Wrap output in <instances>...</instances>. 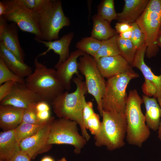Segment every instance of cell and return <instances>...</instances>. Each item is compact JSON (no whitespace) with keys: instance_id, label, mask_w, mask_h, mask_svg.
<instances>
[{"instance_id":"7bdbcfd3","label":"cell","mask_w":161,"mask_h":161,"mask_svg":"<svg viewBox=\"0 0 161 161\" xmlns=\"http://www.w3.org/2000/svg\"><path fill=\"white\" fill-rule=\"evenodd\" d=\"M156 43L161 48V32H160L156 40Z\"/></svg>"},{"instance_id":"8fae6325","label":"cell","mask_w":161,"mask_h":161,"mask_svg":"<svg viewBox=\"0 0 161 161\" xmlns=\"http://www.w3.org/2000/svg\"><path fill=\"white\" fill-rule=\"evenodd\" d=\"M146 48L145 43L137 49L131 66L139 69L144 77L145 81L142 88L145 95L157 99L161 97V69L160 74L156 75L146 64L144 57Z\"/></svg>"},{"instance_id":"277c9868","label":"cell","mask_w":161,"mask_h":161,"mask_svg":"<svg viewBox=\"0 0 161 161\" xmlns=\"http://www.w3.org/2000/svg\"><path fill=\"white\" fill-rule=\"evenodd\" d=\"M102 117L100 130L94 137L95 145L104 146L110 151L123 147L127 128L125 114L103 111Z\"/></svg>"},{"instance_id":"f1b7e54d","label":"cell","mask_w":161,"mask_h":161,"mask_svg":"<svg viewBox=\"0 0 161 161\" xmlns=\"http://www.w3.org/2000/svg\"><path fill=\"white\" fill-rule=\"evenodd\" d=\"M24 83L25 80L12 72L7 66L2 59L0 58V85L9 81Z\"/></svg>"},{"instance_id":"5bb4252c","label":"cell","mask_w":161,"mask_h":161,"mask_svg":"<svg viewBox=\"0 0 161 161\" xmlns=\"http://www.w3.org/2000/svg\"><path fill=\"white\" fill-rule=\"evenodd\" d=\"M0 42L24 63L25 55L19 43L18 26L13 22L8 24L2 16H0Z\"/></svg>"},{"instance_id":"7c38bea8","label":"cell","mask_w":161,"mask_h":161,"mask_svg":"<svg viewBox=\"0 0 161 161\" xmlns=\"http://www.w3.org/2000/svg\"><path fill=\"white\" fill-rule=\"evenodd\" d=\"M55 119L51 117L49 121L32 136L21 141L20 143L21 151L28 155L31 159H34L38 155L49 151L52 145L48 144L47 141L51 125Z\"/></svg>"},{"instance_id":"52a82bcc","label":"cell","mask_w":161,"mask_h":161,"mask_svg":"<svg viewBox=\"0 0 161 161\" xmlns=\"http://www.w3.org/2000/svg\"><path fill=\"white\" fill-rule=\"evenodd\" d=\"M135 22L145 36L146 56H155L159 51L156 40L161 26V0H150Z\"/></svg>"},{"instance_id":"5b68a950","label":"cell","mask_w":161,"mask_h":161,"mask_svg":"<svg viewBox=\"0 0 161 161\" xmlns=\"http://www.w3.org/2000/svg\"><path fill=\"white\" fill-rule=\"evenodd\" d=\"M34 13L43 40L51 41L58 39L61 30L70 25L69 18L64 12L61 0H51L46 7Z\"/></svg>"},{"instance_id":"44dd1931","label":"cell","mask_w":161,"mask_h":161,"mask_svg":"<svg viewBox=\"0 0 161 161\" xmlns=\"http://www.w3.org/2000/svg\"><path fill=\"white\" fill-rule=\"evenodd\" d=\"M15 129L3 131L0 134V160H7L21 151Z\"/></svg>"},{"instance_id":"7a4b0ae2","label":"cell","mask_w":161,"mask_h":161,"mask_svg":"<svg viewBox=\"0 0 161 161\" xmlns=\"http://www.w3.org/2000/svg\"><path fill=\"white\" fill-rule=\"evenodd\" d=\"M143 103L142 98L137 90L129 92L125 112L127 124L126 138L129 144L139 148L142 147L151 134L141 110Z\"/></svg>"},{"instance_id":"74e56055","label":"cell","mask_w":161,"mask_h":161,"mask_svg":"<svg viewBox=\"0 0 161 161\" xmlns=\"http://www.w3.org/2000/svg\"><path fill=\"white\" fill-rule=\"evenodd\" d=\"M35 109L37 112L50 111V107L48 103L43 100L40 101L36 103Z\"/></svg>"},{"instance_id":"30bf717a","label":"cell","mask_w":161,"mask_h":161,"mask_svg":"<svg viewBox=\"0 0 161 161\" xmlns=\"http://www.w3.org/2000/svg\"><path fill=\"white\" fill-rule=\"evenodd\" d=\"M7 11L1 16L7 21L15 23L21 30L34 34L35 38L43 40L37 26L35 13L19 4L16 0L2 1Z\"/></svg>"},{"instance_id":"8992f818","label":"cell","mask_w":161,"mask_h":161,"mask_svg":"<svg viewBox=\"0 0 161 161\" xmlns=\"http://www.w3.org/2000/svg\"><path fill=\"white\" fill-rule=\"evenodd\" d=\"M139 77V74L133 71L108 79L102 100L103 110L124 114L128 97L127 86L131 80Z\"/></svg>"},{"instance_id":"ee69618b","label":"cell","mask_w":161,"mask_h":161,"mask_svg":"<svg viewBox=\"0 0 161 161\" xmlns=\"http://www.w3.org/2000/svg\"><path fill=\"white\" fill-rule=\"evenodd\" d=\"M41 161H54V160L50 157L46 156L43 157Z\"/></svg>"},{"instance_id":"3957f363","label":"cell","mask_w":161,"mask_h":161,"mask_svg":"<svg viewBox=\"0 0 161 161\" xmlns=\"http://www.w3.org/2000/svg\"><path fill=\"white\" fill-rule=\"evenodd\" d=\"M37 56L34 61V72L25 79L28 87L41 98L50 104L65 89L55 76L56 70L39 62Z\"/></svg>"},{"instance_id":"9c48e42d","label":"cell","mask_w":161,"mask_h":161,"mask_svg":"<svg viewBox=\"0 0 161 161\" xmlns=\"http://www.w3.org/2000/svg\"><path fill=\"white\" fill-rule=\"evenodd\" d=\"M78 66L79 71L85 78L87 92L95 98L97 109L102 117L103 111L102 100L106 86L104 78L98 69L94 58L87 54L80 57Z\"/></svg>"},{"instance_id":"7dc6e473","label":"cell","mask_w":161,"mask_h":161,"mask_svg":"<svg viewBox=\"0 0 161 161\" xmlns=\"http://www.w3.org/2000/svg\"><path fill=\"white\" fill-rule=\"evenodd\" d=\"M0 161H6L4 160H0Z\"/></svg>"},{"instance_id":"f35d334b","label":"cell","mask_w":161,"mask_h":161,"mask_svg":"<svg viewBox=\"0 0 161 161\" xmlns=\"http://www.w3.org/2000/svg\"><path fill=\"white\" fill-rule=\"evenodd\" d=\"M36 114L38 119L43 122L47 121L51 117L50 116V111L36 112Z\"/></svg>"},{"instance_id":"7402d4cb","label":"cell","mask_w":161,"mask_h":161,"mask_svg":"<svg viewBox=\"0 0 161 161\" xmlns=\"http://www.w3.org/2000/svg\"><path fill=\"white\" fill-rule=\"evenodd\" d=\"M142 99L145 108V115L147 126L150 129L158 131L161 117V110L157 99L143 95Z\"/></svg>"},{"instance_id":"b9f144b4","label":"cell","mask_w":161,"mask_h":161,"mask_svg":"<svg viewBox=\"0 0 161 161\" xmlns=\"http://www.w3.org/2000/svg\"><path fill=\"white\" fill-rule=\"evenodd\" d=\"M158 103L160 107L161 110V97L157 99ZM158 137L160 140H161V117L159 129L158 130Z\"/></svg>"},{"instance_id":"4fadbf2b","label":"cell","mask_w":161,"mask_h":161,"mask_svg":"<svg viewBox=\"0 0 161 161\" xmlns=\"http://www.w3.org/2000/svg\"><path fill=\"white\" fill-rule=\"evenodd\" d=\"M41 100L26 83L15 82L10 93L0 101V104L25 109L35 108L36 103Z\"/></svg>"},{"instance_id":"83f0119b","label":"cell","mask_w":161,"mask_h":161,"mask_svg":"<svg viewBox=\"0 0 161 161\" xmlns=\"http://www.w3.org/2000/svg\"><path fill=\"white\" fill-rule=\"evenodd\" d=\"M98 15L110 23L117 19V13L116 12L113 0H103L97 6Z\"/></svg>"},{"instance_id":"d590c367","label":"cell","mask_w":161,"mask_h":161,"mask_svg":"<svg viewBox=\"0 0 161 161\" xmlns=\"http://www.w3.org/2000/svg\"><path fill=\"white\" fill-rule=\"evenodd\" d=\"M31 160L27 154L21 150L16 154L10 159L6 161H31Z\"/></svg>"},{"instance_id":"bcb514c9","label":"cell","mask_w":161,"mask_h":161,"mask_svg":"<svg viewBox=\"0 0 161 161\" xmlns=\"http://www.w3.org/2000/svg\"><path fill=\"white\" fill-rule=\"evenodd\" d=\"M160 32H161V27H160Z\"/></svg>"},{"instance_id":"60d3db41","label":"cell","mask_w":161,"mask_h":161,"mask_svg":"<svg viewBox=\"0 0 161 161\" xmlns=\"http://www.w3.org/2000/svg\"><path fill=\"white\" fill-rule=\"evenodd\" d=\"M7 7L5 4L2 1H0V16L4 15L7 11Z\"/></svg>"},{"instance_id":"6da1fadb","label":"cell","mask_w":161,"mask_h":161,"mask_svg":"<svg viewBox=\"0 0 161 161\" xmlns=\"http://www.w3.org/2000/svg\"><path fill=\"white\" fill-rule=\"evenodd\" d=\"M76 86V90L69 93L68 91L63 92L50 103L54 112L60 118L74 121L80 126L82 135L87 141L90 136L87 131L83 118V111L85 95L87 92L85 81L80 75L73 79Z\"/></svg>"},{"instance_id":"836d02e7","label":"cell","mask_w":161,"mask_h":161,"mask_svg":"<svg viewBox=\"0 0 161 161\" xmlns=\"http://www.w3.org/2000/svg\"><path fill=\"white\" fill-rule=\"evenodd\" d=\"M95 113L92 103L91 101L87 102L85 100L83 111V118L85 124L87 120Z\"/></svg>"},{"instance_id":"d6986e66","label":"cell","mask_w":161,"mask_h":161,"mask_svg":"<svg viewBox=\"0 0 161 161\" xmlns=\"http://www.w3.org/2000/svg\"><path fill=\"white\" fill-rule=\"evenodd\" d=\"M148 0H125L122 11L117 13V20L118 22L132 24L135 22L142 14Z\"/></svg>"},{"instance_id":"e575fe53","label":"cell","mask_w":161,"mask_h":161,"mask_svg":"<svg viewBox=\"0 0 161 161\" xmlns=\"http://www.w3.org/2000/svg\"><path fill=\"white\" fill-rule=\"evenodd\" d=\"M15 83L14 81H9L0 85V101L10 93Z\"/></svg>"},{"instance_id":"9a60e30c","label":"cell","mask_w":161,"mask_h":161,"mask_svg":"<svg viewBox=\"0 0 161 161\" xmlns=\"http://www.w3.org/2000/svg\"><path fill=\"white\" fill-rule=\"evenodd\" d=\"M96 62L100 73L107 79L119 74L134 71L132 66L120 55L101 58Z\"/></svg>"},{"instance_id":"e0dca14e","label":"cell","mask_w":161,"mask_h":161,"mask_svg":"<svg viewBox=\"0 0 161 161\" xmlns=\"http://www.w3.org/2000/svg\"><path fill=\"white\" fill-rule=\"evenodd\" d=\"M74 35L73 32H70L63 35L60 39L53 41H46L35 38L34 40L36 41L43 44L48 48L47 50L37 56L39 57L44 55L50 50H53L55 53L59 56V60L55 66V68H56L69 57L70 55L69 46Z\"/></svg>"},{"instance_id":"ab89813d","label":"cell","mask_w":161,"mask_h":161,"mask_svg":"<svg viewBox=\"0 0 161 161\" xmlns=\"http://www.w3.org/2000/svg\"><path fill=\"white\" fill-rule=\"evenodd\" d=\"M132 27L129 30L120 33L119 36L121 38L125 39H131Z\"/></svg>"},{"instance_id":"f6af8a7d","label":"cell","mask_w":161,"mask_h":161,"mask_svg":"<svg viewBox=\"0 0 161 161\" xmlns=\"http://www.w3.org/2000/svg\"><path fill=\"white\" fill-rule=\"evenodd\" d=\"M58 161H67L65 158L63 157L59 160Z\"/></svg>"},{"instance_id":"8d00e7d4","label":"cell","mask_w":161,"mask_h":161,"mask_svg":"<svg viewBox=\"0 0 161 161\" xmlns=\"http://www.w3.org/2000/svg\"><path fill=\"white\" fill-rule=\"evenodd\" d=\"M132 27L131 24L118 22L116 24L115 28L117 33L120 34L129 30Z\"/></svg>"},{"instance_id":"cb8c5ba5","label":"cell","mask_w":161,"mask_h":161,"mask_svg":"<svg viewBox=\"0 0 161 161\" xmlns=\"http://www.w3.org/2000/svg\"><path fill=\"white\" fill-rule=\"evenodd\" d=\"M117 35L108 39L102 41L101 45L93 57L96 61L101 58L120 55L117 42Z\"/></svg>"},{"instance_id":"484cf974","label":"cell","mask_w":161,"mask_h":161,"mask_svg":"<svg viewBox=\"0 0 161 161\" xmlns=\"http://www.w3.org/2000/svg\"><path fill=\"white\" fill-rule=\"evenodd\" d=\"M51 118L47 123L41 124H33L21 122L15 129L16 136L19 143L35 134L49 121Z\"/></svg>"},{"instance_id":"d6a6232c","label":"cell","mask_w":161,"mask_h":161,"mask_svg":"<svg viewBox=\"0 0 161 161\" xmlns=\"http://www.w3.org/2000/svg\"><path fill=\"white\" fill-rule=\"evenodd\" d=\"M49 120L44 122L40 121L37 117L35 107L24 109L22 122L33 124H41L47 123Z\"/></svg>"},{"instance_id":"1f68e13d","label":"cell","mask_w":161,"mask_h":161,"mask_svg":"<svg viewBox=\"0 0 161 161\" xmlns=\"http://www.w3.org/2000/svg\"><path fill=\"white\" fill-rule=\"evenodd\" d=\"M101 125L99 115L95 113L86 121L85 126L86 129H89L91 134L94 136L99 133Z\"/></svg>"},{"instance_id":"4dcf8cb0","label":"cell","mask_w":161,"mask_h":161,"mask_svg":"<svg viewBox=\"0 0 161 161\" xmlns=\"http://www.w3.org/2000/svg\"><path fill=\"white\" fill-rule=\"evenodd\" d=\"M131 24L132 29L131 40L137 49L145 43V36L135 22Z\"/></svg>"},{"instance_id":"ffe728a7","label":"cell","mask_w":161,"mask_h":161,"mask_svg":"<svg viewBox=\"0 0 161 161\" xmlns=\"http://www.w3.org/2000/svg\"><path fill=\"white\" fill-rule=\"evenodd\" d=\"M0 58L12 72L20 77L27 78L33 72L30 66L21 61L1 42Z\"/></svg>"},{"instance_id":"f546056e","label":"cell","mask_w":161,"mask_h":161,"mask_svg":"<svg viewBox=\"0 0 161 161\" xmlns=\"http://www.w3.org/2000/svg\"><path fill=\"white\" fill-rule=\"evenodd\" d=\"M19 4L34 13L39 12L46 7L51 0H16Z\"/></svg>"},{"instance_id":"4316f807","label":"cell","mask_w":161,"mask_h":161,"mask_svg":"<svg viewBox=\"0 0 161 161\" xmlns=\"http://www.w3.org/2000/svg\"><path fill=\"white\" fill-rule=\"evenodd\" d=\"M101 44L102 41L91 36L82 38L77 43L76 47L94 57Z\"/></svg>"},{"instance_id":"d4e9b609","label":"cell","mask_w":161,"mask_h":161,"mask_svg":"<svg viewBox=\"0 0 161 161\" xmlns=\"http://www.w3.org/2000/svg\"><path fill=\"white\" fill-rule=\"evenodd\" d=\"M117 42L120 55L131 66L137 49L131 39H125L117 35Z\"/></svg>"},{"instance_id":"2e32d148","label":"cell","mask_w":161,"mask_h":161,"mask_svg":"<svg viewBox=\"0 0 161 161\" xmlns=\"http://www.w3.org/2000/svg\"><path fill=\"white\" fill-rule=\"evenodd\" d=\"M85 52L77 49L70 54L68 58L56 69L55 76L60 82L65 89L69 90L71 89V80L76 74L80 75L78 70L77 58L83 55Z\"/></svg>"},{"instance_id":"603a6c76","label":"cell","mask_w":161,"mask_h":161,"mask_svg":"<svg viewBox=\"0 0 161 161\" xmlns=\"http://www.w3.org/2000/svg\"><path fill=\"white\" fill-rule=\"evenodd\" d=\"M93 25L91 36L100 41L108 39L117 34L115 30L111 26L110 23L97 14L92 17Z\"/></svg>"},{"instance_id":"ba28073f","label":"cell","mask_w":161,"mask_h":161,"mask_svg":"<svg viewBox=\"0 0 161 161\" xmlns=\"http://www.w3.org/2000/svg\"><path fill=\"white\" fill-rule=\"evenodd\" d=\"M76 122L64 118L54 119L51 125V128L47 144H66L74 148V151L78 154L87 141L78 131Z\"/></svg>"},{"instance_id":"ac0fdd59","label":"cell","mask_w":161,"mask_h":161,"mask_svg":"<svg viewBox=\"0 0 161 161\" xmlns=\"http://www.w3.org/2000/svg\"><path fill=\"white\" fill-rule=\"evenodd\" d=\"M24 109L0 105V127L3 131L15 129L22 121Z\"/></svg>"}]
</instances>
